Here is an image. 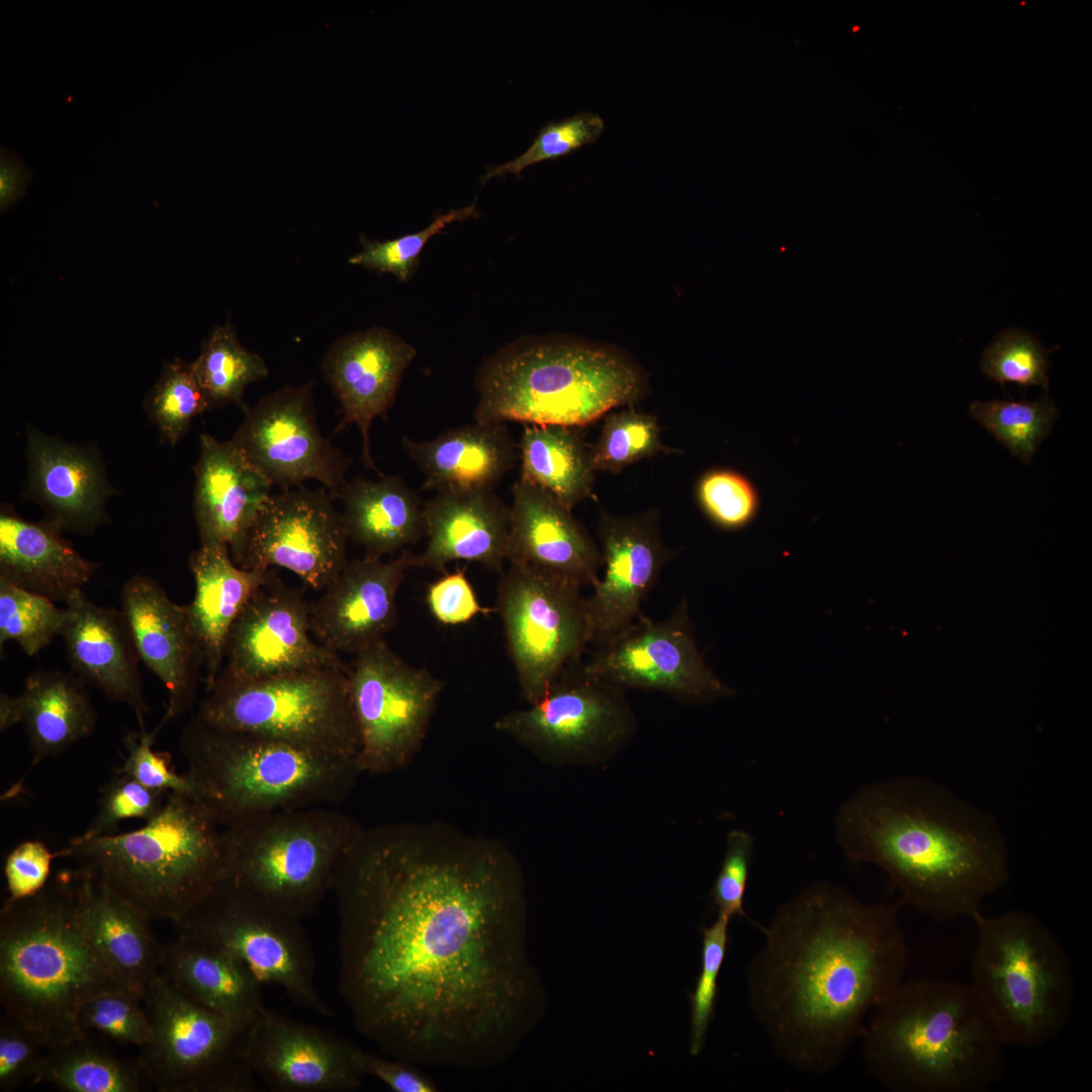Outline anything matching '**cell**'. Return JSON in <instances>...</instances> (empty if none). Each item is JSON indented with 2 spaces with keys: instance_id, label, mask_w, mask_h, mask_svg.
I'll list each match as a JSON object with an SVG mask.
<instances>
[{
  "instance_id": "1",
  "label": "cell",
  "mask_w": 1092,
  "mask_h": 1092,
  "mask_svg": "<svg viewBox=\"0 0 1092 1092\" xmlns=\"http://www.w3.org/2000/svg\"><path fill=\"white\" fill-rule=\"evenodd\" d=\"M521 864L500 839L442 821L363 827L340 861L339 988L384 1055L482 1070L543 1010L527 954Z\"/></svg>"
},
{
  "instance_id": "2",
  "label": "cell",
  "mask_w": 1092,
  "mask_h": 1092,
  "mask_svg": "<svg viewBox=\"0 0 1092 1092\" xmlns=\"http://www.w3.org/2000/svg\"><path fill=\"white\" fill-rule=\"evenodd\" d=\"M898 909L818 882L759 927L748 1002L786 1065L812 1075L838 1069L872 1011L905 979L910 950Z\"/></svg>"
},
{
  "instance_id": "3",
  "label": "cell",
  "mask_w": 1092,
  "mask_h": 1092,
  "mask_svg": "<svg viewBox=\"0 0 1092 1092\" xmlns=\"http://www.w3.org/2000/svg\"><path fill=\"white\" fill-rule=\"evenodd\" d=\"M835 834L848 860L876 866L900 902L941 922L972 918L1009 877L995 819L927 778L859 788L838 809Z\"/></svg>"
},
{
  "instance_id": "4",
  "label": "cell",
  "mask_w": 1092,
  "mask_h": 1092,
  "mask_svg": "<svg viewBox=\"0 0 1092 1092\" xmlns=\"http://www.w3.org/2000/svg\"><path fill=\"white\" fill-rule=\"evenodd\" d=\"M859 1040L867 1072L892 1092H984L1005 1068L1007 1045L969 983L904 979Z\"/></svg>"
},
{
  "instance_id": "5",
  "label": "cell",
  "mask_w": 1092,
  "mask_h": 1092,
  "mask_svg": "<svg viewBox=\"0 0 1092 1092\" xmlns=\"http://www.w3.org/2000/svg\"><path fill=\"white\" fill-rule=\"evenodd\" d=\"M129 990L80 928L72 870L34 896L0 912V1001L4 1012L52 1049L82 1037L81 1005L100 993Z\"/></svg>"
},
{
  "instance_id": "6",
  "label": "cell",
  "mask_w": 1092,
  "mask_h": 1092,
  "mask_svg": "<svg viewBox=\"0 0 1092 1092\" xmlns=\"http://www.w3.org/2000/svg\"><path fill=\"white\" fill-rule=\"evenodd\" d=\"M57 852L152 921L177 922L229 875L225 829L198 798L174 792L143 827L73 837Z\"/></svg>"
},
{
  "instance_id": "7",
  "label": "cell",
  "mask_w": 1092,
  "mask_h": 1092,
  "mask_svg": "<svg viewBox=\"0 0 1092 1092\" xmlns=\"http://www.w3.org/2000/svg\"><path fill=\"white\" fill-rule=\"evenodd\" d=\"M646 378L613 348L570 339H527L479 368L475 422L580 427L644 393Z\"/></svg>"
},
{
  "instance_id": "8",
  "label": "cell",
  "mask_w": 1092,
  "mask_h": 1092,
  "mask_svg": "<svg viewBox=\"0 0 1092 1092\" xmlns=\"http://www.w3.org/2000/svg\"><path fill=\"white\" fill-rule=\"evenodd\" d=\"M179 748L197 798L223 829L276 811L333 806L361 775L355 759L214 729L196 718L182 730Z\"/></svg>"
},
{
  "instance_id": "9",
  "label": "cell",
  "mask_w": 1092,
  "mask_h": 1092,
  "mask_svg": "<svg viewBox=\"0 0 1092 1092\" xmlns=\"http://www.w3.org/2000/svg\"><path fill=\"white\" fill-rule=\"evenodd\" d=\"M977 937L972 991L1006 1045L1039 1048L1072 1017L1075 979L1064 946L1035 915L1011 910L971 918Z\"/></svg>"
},
{
  "instance_id": "10",
  "label": "cell",
  "mask_w": 1092,
  "mask_h": 1092,
  "mask_svg": "<svg viewBox=\"0 0 1092 1092\" xmlns=\"http://www.w3.org/2000/svg\"><path fill=\"white\" fill-rule=\"evenodd\" d=\"M362 828L329 805L250 819L225 829L226 878L302 919L332 891L340 861Z\"/></svg>"
},
{
  "instance_id": "11",
  "label": "cell",
  "mask_w": 1092,
  "mask_h": 1092,
  "mask_svg": "<svg viewBox=\"0 0 1092 1092\" xmlns=\"http://www.w3.org/2000/svg\"><path fill=\"white\" fill-rule=\"evenodd\" d=\"M195 718L214 729L252 733L357 761L359 731L346 666L259 679L219 673Z\"/></svg>"
},
{
  "instance_id": "12",
  "label": "cell",
  "mask_w": 1092,
  "mask_h": 1092,
  "mask_svg": "<svg viewBox=\"0 0 1092 1092\" xmlns=\"http://www.w3.org/2000/svg\"><path fill=\"white\" fill-rule=\"evenodd\" d=\"M152 1040L138 1062L161 1092H254L245 1023L191 1000L160 975L144 996Z\"/></svg>"
},
{
  "instance_id": "13",
  "label": "cell",
  "mask_w": 1092,
  "mask_h": 1092,
  "mask_svg": "<svg viewBox=\"0 0 1092 1092\" xmlns=\"http://www.w3.org/2000/svg\"><path fill=\"white\" fill-rule=\"evenodd\" d=\"M300 920L224 878L173 924L177 934L241 961L294 1004L331 1017L315 985V957Z\"/></svg>"
},
{
  "instance_id": "14",
  "label": "cell",
  "mask_w": 1092,
  "mask_h": 1092,
  "mask_svg": "<svg viewBox=\"0 0 1092 1092\" xmlns=\"http://www.w3.org/2000/svg\"><path fill=\"white\" fill-rule=\"evenodd\" d=\"M581 588L528 564L510 563L502 573L495 610L528 705L542 699L592 644L586 597Z\"/></svg>"
},
{
  "instance_id": "15",
  "label": "cell",
  "mask_w": 1092,
  "mask_h": 1092,
  "mask_svg": "<svg viewBox=\"0 0 1092 1092\" xmlns=\"http://www.w3.org/2000/svg\"><path fill=\"white\" fill-rule=\"evenodd\" d=\"M493 728L544 761L568 764L614 754L633 737L636 719L624 690L594 675L579 660L542 699L504 714Z\"/></svg>"
},
{
  "instance_id": "16",
  "label": "cell",
  "mask_w": 1092,
  "mask_h": 1092,
  "mask_svg": "<svg viewBox=\"0 0 1092 1092\" xmlns=\"http://www.w3.org/2000/svg\"><path fill=\"white\" fill-rule=\"evenodd\" d=\"M349 690L359 731L361 774L389 775L406 767L422 748L443 682L415 667L385 640L355 654Z\"/></svg>"
},
{
  "instance_id": "17",
  "label": "cell",
  "mask_w": 1092,
  "mask_h": 1092,
  "mask_svg": "<svg viewBox=\"0 0 1092 1092\" xmlns=\"http://www.w3.org/2000/svg\"><path fill=\"white\" fill-rule=\"evenodd\" d=\"M583 665L624 691L657 692L687 704L734 695L700 652L687 600L662 620L653 621L642 614L597 646Z\"/></svg>"
},
{
  "instance_id": "18",
  "label": "cell",
  "mask_w": 1092,
  "mask_h": 1092,
  "mask_svg": "<svg viewBox=\"0 0 1092 1092\" xmlns=\"http://www.w3.org/2000/svg\"><path fill=\"white\" fill-rule=\"evenodd\" d=\"M243 411L231 440L272 486L285 490L313 479L339 498L351 459L318 429L313 381L285 386Z\"/></svg>"
},
{
  "instance_id": "19",
  "label": "cell",
  "mask_w": 1092,
  "mask_h": 1092,
  "mask_svg": "<svg viewBox=\"0 0 1092 1092\" xmlns=\"http://www.w3.org/2000/svg\"><path fill=\"white\" fill-rule=\"evenodd\" d=\"M336 498L323 486L271 493L233 558L241 568H285L310 588L324 589L341 571L349 540Z\"/></svg>"
},
{
  "instance_id": "20",
  "label": "cell",
  "mask_w": 1092,
  "mask_h": 1092,
  "mask_svg": "<svg viewBox=\"0 0 1092 1092\" xmlns=\"http://www.w3.org/2000/svg\"><path fill=\"white\" fill-rule=\"evenodd\" d=\"M311 602L269 569L236 619L219 673L259 679L300 670L344 667L338 653L312 639Z\"/></svg>"
},
{
  "instance_id": "21",
  "label": "cell",
  "mask_w": 1092,
  "mask_h": 1092,
  "mask_svg": "<svg viewBox=\"0 0 1092 1092\" xmlns=\"http://www.w3.org/2000/svg\"><path fill=\"white\" fill-rule=\"evenodd\" d=\"M358 1046L320 1026L265 1008L253 1021L248 1057L258 1079L278 1092H347L361 1087Z\"/></svg>"
},
{
  "instance_id": "22",
  "label": "cell",
  "mask_w": 1092,
  "mask_h": 1092,
  "mask_svg": "<svg viewBox=\"0 0 1092 1092\" xmlns=\"http://www.w3.org/2000/svg\"><path fill=\"white\" fill-rule=\"evenodd\" d=\"M598 535L605 569L586 597L595 646L643 614L644 600L674 555L662 541L655 511L629 517L603 512Z\"/></svg>"
},
{
  "instance_id": "23",
  "label": "cell",
  "mask_w": 1092,
  "mask_h": 1092,
  "mask_svg": "<svg viewBox=\"0 0 1092 1092\" xmlns=\"http://www.w3.org/2000/svg\"><path fill=\"white\" fill-rule=\"evenodd\" d=\"M416 555L406 550L396 558L364 556L346 562L337 576L311 602L310 630L315 640L339 653L354 655L384 640L396 617V596Z\"/></svg>"
},
{
  "instance_id": "24",
  "label": "cell",
  "mask_w": 1092,
  "mask_h": 1092,
  "mask_svg": "<svg viewBox=\"0 0 1092 1092\" xmlns=\"http://www.w3.org/2000/svg\"><path fill=\"white\" fill-rule=\"evenodd\" d=\"M416 355L415 348L391 331L371 328L338 339L322 363L324 378L341 405L334 435L355 424L361 435V460L380 475L371 455L370 428L376 418L386 419Z\"/></svg>"
},
{
  "instance_id": "25",
  "label": "cell",
  "mask_w": 1092,
  "mask_h": 1092,
  "mask_svg": "<svg viewBox=\"0 0 1092 1092\" xmlns=\"http://www.w3.org/2000/svg\"><path fill=\"white\" fill-rule=\"evenodd\" d=\"M120 605L141 661L168 692L161 720L165 724L192 706L202 666L187 608L174 603L156 579L142 574L124 582Z\"/></svg>"
},
{
  "instance_id": "26",
  "label": "cell",
  "mask_w": 1092,
  "mask_h": 1092,
  "mask_svg": "<svg viewBox=\"0 0 1092 1092\" xmlns=\"http://www.w3.org/2000/svg\"><path fill=\"white\" fill-rule=\"evenodd\" d=\"M61 636L72 672L111 702L128 706L139 725L150 708L143 690L141 661L121 612L97 605L80 590L65 604Z\"/></svg>"
},
{
  "instance_id": "27",
  "label": "cell",
  "mask_w": 1092,
  "mask_h": 1092,
  "mask_svg": "<svg viewBox=\"0 0 1092 1092\" xmlns=\"http://www.w3.org/2000/svg\"><path fill=\"white\" fill-rule=\"evenodd\" d=\"M512 492L507 561L594 586L603 567L601 548L571 510L521 478Z\"/></svg>"
},
{
  "instance_id": "28",
  "label": "cell",
  "mask_w": 1092,
  "mask_h": 1092,
  "mask_svg": "<svg viewBox=\"0 0 1092 1092\" xmlns=\"http://www.w3.org/2000/svg\"><path fill=\"white\" fill-rule=\"evenodd\" d=\"M199 444L193 511L200 545H226L233 559L272 484L232 440L201 434Z\"/></svg>"
},
{
  "instance_id": "29",
  "label": "cell",
  "mask_w": 1092,
  "mask_h": 1092,
  "mask_svg": "<svg viewBox=\"0 0 1092 1092\" xmlns=\"http://www.w3.org/2000/svg\"><path fill=\"white\" fill-rule=\"evenodd\" d=\"M511 507L493 490L446 489L424 502V551L416 566L445 572L456 560L497 572L507 561Z\"/></svg>"
},
{
  "instance_id": "30",
  "label": "cell",
  "mask_w": 1092,
  "mask_h": 1092,
  "mask_svg": "<svg viewBox=\"0 0 1092 1092\" xmlns=\"http://www.w3.org/2000/svg\"><path fill=\"white\" fill-rule=\"evenodd\" d=\"M81 930L110 971L143 998L159 976L161 944L151 919L106 886L72 869Z\"/></svg>"
},
{
  "instance_id": "31",
  "label": "cell",
  "mask_w": 1092,
  "mask_h": 1092,
  "mask_svg": "<svg viewBox=\"0 0 1092 1092\" xmlns=\"http://www.w3.org/2000/svg\"><path fill=\"white\" fill-rule=\"evenodd\" d=\"M86 686L72 671L36 669L25 677L20 695L0 694V731L24 725L30 768L94 732L98 714Z\"/></svg>"
},
{
  "instance_id": "32",
  "label": "cell",
  "mask_w": 1092,
  "mask_h": 1092,
  "mask_svg": "<svg viewBox=\"0 0 1092 1092\" xmlns=\"http://www.w3.org/2000/svg\"><path fill=\"white\" fill-rule=\"evenodd\" d=\"M27 459V492L47 510V521L77 532L102 523L110 490L90 453L29 430Z\"/></svg>"
},
{
  "instance_id": "33",
  "label": "cell",
  "mask_w": 1092,
  "mask_h": 1092,
  "mask_svg": "<svg viewBox=\"0 0 1092 1092\" xmlns=\"http://www.w3.org/2000/svg\"><path fill=\"white\" fill-rule=\"evenodd\" d=\"M43 520L31 522L12 509L0 514V577L54 602H66L93 577L98 564L84 558Z\"/></svg>"
},
{
  "instance_id": "34",
  "label": "cell",
  "mask_w": 1092,
  "mask_h": 1092,
  "mask_svg": "<svg viewBox=\"0 0 1092 1092\" xmlns=\"http://www.w3.org/2000/svg\"><path fill=\"white\" fill-rule=\"evenodd\" d=\"M402 447L424 475L422 489L493 490L519 456L505 423H479L449 430L434 439H402Z\"/></svg>"
},
{
  "instance_id": "35",
  "label": "cell",
  "mask_w": 1092,
  "mask_h": 1092,
  "mask_svg": "<svg viewBox=\"0 0 1092 1092\" xmlns=\"http://www.w3.org/2000/svg\"><path fill=\"white\" fill-rule=\"evenodd\" d=\"M195 594L186 606L205 670V691L221 670L231 629L268 570H248L232 559L226 545H200L189 557Z\"/></svg>"
},
{
  "instance_id": "36",
  "label": "cell",
  "mask_w": 1092,
  "mask_h": 1092,
  "mask_svg": "<svg viewBox=\"0 0 1092 1092\" xmlns=\"http://www.w3.org/2000/svg\"><path fill=\"white\" fill-rule=\"evenodd\" d=\"M159 975L198 1004L245 1023L266 1008L263 983L245 964L191 936L161 945Z\"/></svg>"
},
{
  "instance_id": "37",
  "label": "cell",
  "mask_w": 1092,
  "mask_h": 1092,
  "mask_svg": "<svg viewBox=\"0 0 1092 1092\" xmlns=\"http://www.w3.org/2000/svg\"><path fill=\"white\" fill-rule=\"evenodd\" d=\"M338 499L348 538L363 547L364 556L391 555L425 535L424 503L399 475L353 478Z\"/></svg>"
},
{
  "instance_id": "38",
  "label": "cell",
  "mask_w": 1092,
  "mask_h": 1092,
  "mask_svg": "<svg viewBox=\"0 0 1092 1092\" xmlns=\"http://www.w3.org/2000/svg\"><path fill=\"white\" fill-rule=\"evenodd\" d=\"M518 446L521 476L567 509L589 497L595 481L582 428L525 424Z\"/></svg>"
},
{
  "instance_id": "39",
  "label": "cell",
  "mask_w": 1092,
  "mask_h": 1092,
  "mask_svg": "<svg viewBox=\"0 0 1092 1092\" xmlns=\"http://www.w3.org/2000/svg\"><path fill=\"white\" fill-rule=\"evenodd\" d=\"M31 1081L68 1092H138L149 1084L138 1060H121L87 1034L48 1049Z\"/></svg>"
},
{
  "instance_id": "40",
  "label": "cell",
  "mask_w": 1092,
  "mask_h": 1092,
  "mask_svg": "<svg viewBox=\"0 0 1092 1092\" xmlns=\"http://www.w3.org/2000/svg\"><path fill=\"white\" fill-rule=\"evenodd\" d=\"M190 365L211 407L236 403L244 410L245 389L269 374L263 358L239 342L230 324L214 328Z\"/></svg>"
},
{
  "instance_id": "41",
  "label": "cell",
  "mask_w": 1092,
  "mask_h": 1092,
  "mask_svg": "<svg viewBox=\"0 0 1092 1092\" xmlns=\"http://www.w3.org/2000/svg\"><path fill=\"white\" fill-rule=\"evenodd\" d=\"M969 415L983 425L1013 456L1029 463L1045 439L1058 417L1051 397L1041 396L1033 402L1025 400H976Z\"/></svg>"
},
{
  "instance_id": "42",
  "label": "cell",
  "mask_w": 1092,
  "mask_h": 1092,
  "mask_svg": "<svg viewBox=\"0 0 1092 1092\" xmlns=\"http://www.w3.org/2000/svg\"><path fill=\"white\" fill-rule=\"evenodd\" d=\"M660 434L657 419L636 411L632 404L612 411L590 448L595 471L616 474L642 459L677 453L663 444Z\"/></svg>"
},
{
  "instance_id": "43",
  "label": "cell",
  "mask_w": 1092,
  "mask_h": 1092,
  "mask_svg": "<svg viewBox=\"0 0 1092 1092\" xmlns=\"http://www.w3.org/2000/svg\"><path fill=\"white\" fill-rule=\"evenodd\" d=\"M66 619V608L0 577L1 654L7 641L16 642L28 656L37 654L61 636Z\"/></svg>"
},
{
  "instance_id": "44",
  "label": "cell",
  "mask_w": 1092,
  "mask_h": 1092,
  "mask_svg": "<svg viewBox=\"0 0 1092 1092\" xmlns=\"http://www.w3.org/2000/svg\"><path fill=\"white\" fill-rule=\"evenodd\" d=\"M145 408L161 438L175 445L194 418L211 408L190 364L179 360L164 365L159 380L148 393Z\"/></svg>"
},
{
  "instance_id": "45",
  "label": "cell",
  "mask_w": 1092,
  "mask_h": 1092,
  "mask_svg": "<svg viewBox=\"0 0 1092 1092\" xmlns=\"http://www.w3.org/2000/svg\"><path fill=\"white\" fill-rule=\"evenodd\" d=\"M1048 350L1036 337L1020 330L1000 332L985 349L981 370L1002 387L1012 382L1023 388L1040 386L1049 390Z\"/></svg>"
},
{
  "instance_id": "46",
  "label": "cell",
  "mask_w": 1092,
  "mask_h": 1092,
  "mask_svg": "<svg viewBox=\"0 0 1092 1092\" xmlns=\"http://www.w3.org/2000/svg\"><path fill=\"white\" fill-rule=\"evenodd\" d=\"M696 496L706 518L725 531L747 527L760 509V496L754 483L731 468H713L704 472L697 482Z\"/></svg>"
},
{
  "instance_id": "47",
  "label": "cell",
  "mask_w": 1092,
  "mask_h": 1092,
  "mask_svg": "<svg viewBox=\"0 0 1092 1092\" xmlns=\"http://www.w3.org/2000/svg\"><path fill=\"white\" fill-rule=\"evenodd\" d=\"M478 215L475 204H470L439 214L424 230L393 240L375 241L362 235V249L350 257L349 263L377 273L391 274L398 281L404 282L418 267L420 255L431 238L442 233L452 222Z\"/></svg>"
},
{
  "instance_id": "48",
  "label": "cell",
  "mask_w": 1092,
  "mask_h": 1092,
  "mask_svg": "<svg viewBox=\"0 0 1092 1092\" xmlns=\"http://www.w3.org/2000/svg\"><path fill=\"white\" fill-rule=\"evenodd\" d=\"M605 129L604 119L594 112H578L558 121H550L540 128L531 146L514 160L489 166L479 180L484 184L495 176L508 174L519 176L534 164L556 160L579 148L596 142Z\"/></svg>"
},
{
  "instance_id": "49",
  "label": "cell",
  "mask_w": 1092,
  "mask_h": 1092,
  "mask_svg": "<svg viewBox=\"0 0 1092 1092\" xmlns=\"http://www.w3.org/2000/svg\"><path fill=\"white\" fill-rule=\"evenodd\" d=\"M144 998L130 990L100 993L86 1000L79 1008L77 1024L82 1032L98 1031L116 1041L139 1045L153 1038V1026L147 1010L140 1001Z\"/></svg>"
},
{
  "instance_id": "50",
  "label": "cell",
  "mask_w": 1092,
  "mask_h": 1092,
  "mask_svg": "<svg viewBox=\"0 0 1092 1092\" xmlns=\"http://www.w3.org/2000/svg\"><path fill=\"white\" fill-rule=\"evenodd\" d=\"M168 793L149 788L135 779L116 771L101 789L97 813L86 830L75 837L91 839L113 834L119 823L127 819L149 822L157 817L166 803Z\"/></svg>"
},
{
  "instance_id": "51",
  "label": "cell",
  "mask_w": 1092,
  "mask_h": 1092,
  "mask_svg": "<svg viewBox=\"0 0 1092 1092\" xmlns=\"http://www.w3.org/2000/svg\"><path fill=\"white\" fill-rule=\"evenodd\" d=\"M729 921V917L718 913L711 925L701 929V971L691 994L690 1052L693 1056H698L704 1049L708 1028L714 1015L718 976L728 944Z\"/></svg>"
},
{
  "instance_id": "52",
  "label": "cell",
  "mask_w": 1092,
  "mask_h": 1092,
  "mask_svg": "<svg viewBox=\"0 0 1092 1092\" xmlns=\"http://www.w3.org/2000/svg\"><path fill=\"white\" fill-rule=\"evenodd\" d=\"M164 725L160 722L154 730L147 731L145 724H141L139 731H127L123 737L126 756L117 771L152 789L197 798L193 780L187 772L181 775L175 770L171 754L153 749L157 734Z\"/></svg>"
},
{
  "instance_id": "53",
  "label": "cell",
  "mask_w": 1092,
  "mask_h": 1092,
  "mask_svg": "<svg viewBox=\"0 0 1092 1092\" xmlns=\"http://www.w3.org/2000/svg\"><path fill=\"white\" fill-rule=\"evenodd\" d=\"M753 846V836L745 830L736 829L728 834L724 858L711 895L718 913L730 919L743 917L759 928L743 907Z\"/></svg>"
},
{
  "instance_id": "54",
  "label": "cell",
  "mask_w": 1092,
  "mask_h": 1092,
  "mask_svg": "<svg viewBox=\"0 0 1092 1092\" xmlns=\"http://www.w3.org/2000/svg\"><path fill=\"white\" fill-rule=\"evenodd\" d=\"M48 1049L25 1025L7 1013L0 1021V1091L32 1079Z\"/></svg>"
},
{
  "instance_id": "55",
  "label": "cell",
  "mask_w": 1092,
  "mask_h": 1092,
  "mask_svg": "<svg viewBox=\"0 0 1092 1092\" xmlns=\"http://www.w3.org/2000/svg\"><path fill=\"white\" fill-rule=\"evenodd\" d=\"M426 603L433 618L447 626L465 624L479 614L496 612L495 609L483 608L480 605L465 569L460 568L452 572L445 571L430 583Z\"/></svg>"
},
{
  "instance_id": "56",
  "label": "cell",
  "mask_w": 1092,
  "mask_h": 1092,
  "mask_svg": "<svg viewBox=\"0 0 1092 1092\" xmlns=\"http://www.w3.org/2000/svg\"><path fill=\"white\" fill-rule=\"evenodd\" d=\"M58 852H52L39 840H26L16 845L6 856L4 877L8 897L16 902L40 892L50 881L52 862Z\"/></svg>"
},
{
  "instance_id": "57",
  "label": "cell",
  "mask_w": 1092,
  "mask_h": 1092,
  "mask_svg": "<svg viewBox=\"0 0 1092 1092\" xmlns=\"http://www.w3.org/2000/svg\"><path fill=\"white\" fill-rule=\"evenodd\" d=\"M356 1058L364 1076H372L394 1092H435V1082L408 1062L382 1057L357 1049Z\"/></svg>"
},
{
  "instance_id": "58",
  "label": "cell",
  "mask_w": 1092,
  "mask_h": 1092,
  "mask_svg": "<svg viewBox=\"0 0 1092 1092\" xmlns=\"http://www.w3.org/2000/svg\"><path fill=\"white\" fill-rule=\"evenodd\" d=\"M32 177L31 170L24 161L13 152L0 149V209L1 212L12 207L25 196L27 185Z\"/></svg>"
}]
</instances>
